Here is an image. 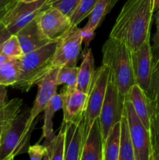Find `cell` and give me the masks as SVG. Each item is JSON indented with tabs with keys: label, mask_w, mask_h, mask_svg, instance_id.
I'll use <instances>...</instances> for the list:
<instances>
[{
	"label": "cell",
	"mask_w": 159,
	"mask_h": 160,
	"mask_svg": "<svg viewBox=\"0 0 159 160\" xmlns=\"http://www.w3.org/2000/svg\"><path fill=\"white\" fill-rule=\"evenodd\" d=\"M43 34L50 41L58 40L72 26L70 17L55 8H48L37 17Z\"/></svg>",
	"instance_id": "8fae6325"
},
{
	"label": "cell",
	"mask_w": 159,
	"mask_h": 160,
	"mask_svg": "<svg viewBox=\"0 0 159 160\" xmlns=\"http://www.w3.org/2000/svg\"><path fill=\"white\" fill-rule=\"evenodd\" d=\"M156 31L153 37V47L152 49L155 52L159 53V9L156 11L155 14Z\"/></svg>",
	"instance_id": "d6a6232c"
},
{
	"label": "cell",
	"mask_w": 159,
	"mask_h": 160,
	"mask_svg": "<svg viewBox=\"0 0 159 160\" xmlns=\"http://www.w3.org/2000/svg\"><path fill=\"white\" fill-rule=\"evenodd\" d=\"M48 0H39L26 3L20 0H13L0 18L11 34H16L22 28L37 18L41 12L49 8Z\"/></svg>",
	"instance_id": "8992f818"
},
{
	"label": "cell",
	"mask_w": 159,
	"mask_h": 160,
	"mask_svg": "<svg viewBox=\"0 0 159 160\" xmlns=\"http://www.w3.org/2000/svg\"><path fill=\"white\" fill-rule=\"evenodd\" d=\"M120 122L117 123L109 132L103 143V159L118 160L120 148Z\"/></svg>",
	"instance_id": "44dd1931"
},
{
	"label": "cell",
	"mask_w": 159,
	"mask_h": 160,
	"mask_svg": "<svg viewBox=\"0 0 159 160\" xmlns=\"http://www.w3.org/2000/svg\"><path fill=\"white\" fill-rule=\"evenodd\" d=\"M10 36L11 34L9 33V31L6 29V27L2 23H0V53H1L2 45L4 43L5 41Z\"/></svg>",
	"instance_id": "836d02e7"
},
{
	"label": "cell",
	"mask_w": 159,
	"mask_h": 160,
	"mask_svg": "<svg viewBox=\"0 0 159 160\" xmlns=\"http://www.w3.org/2000/svg\"><path fill=\"white\" fill-rule=\"evenodd\" d=\"M7 102V91H6V87L0 85V109L2 108Z\"/></svg>",
	"instance_id": "e575fe53"
},
{
	"label": "cell",
	"mask_w": 159,
	"mask_h": 160,
	"mask_svg": "<svg viewBox=\"0 0 159 160\" xmlns=\"http://www.w3.org/2000/svg\"><path fill=\"white\" fill-rule=\"evenodd\" d=\"M65 144V124L62 123L60 130L51 145L46 148L45 160H64Z\"/></svg>",
	"instance_id": "cb8c5ba5"
},
{
	"label": "cell",
	"mask_w": 159,
	"mask_h": 160,
	"mask_svg": "<svg viewBox=\"0 0 159 160\" xmlns=\"http://www.w3.org/2000/svg\"><path fill=\"white\" fill-rule=\"evenodd\" d=\"M124 110L136 160H150L152 153L151 131L145 128L127 100L124 102Z\"/></svg>",
	"instance_id": "ba28073f"
},
{
	"label": "cell",
	"mask_w": 159,
	"mask_h": 160,
	"mask_svg": "<svg viewBox=\"0 0 159 160\" xmlns=\"http://www.w3.org/2000/svg\"><path fill=\"white\" fill-rule=\"evenodd\" d=\"M79 67H62L59 69L57 74L58 85L65 84V89L73 91L76 89L77 74Z\"/></svg>",
	"instance_id": "484cf974"
},
{
	"label": "cell",
	"mask_w": 159,
	"mask_h": 160,
	"mask_svg": "<svg viewBox=\"0 0 159 160\" xmlns=\"http://www.w3.org/2000/svg\"><path fill=\"white\" fill-rule=\"evenodd\" d=\"M65 124L64 160H80L84 145V117Z\"/></svg>",
	"instance_id": "4fadbf2b"
},
{
	"label": "cell",
	"mask_w": 159,
	"mask_h": 160,
	"mask_svg": "<svg viewBox=\"0 0 159 160\" xmlns=\"http://www.w3.org/2000/svg\"><path fill=\"white\" fill-rule=\"evenodd\" d=\"M154 11L151 0H128L122 8L109 37L123 42L132 51L150 38Z\"/></svg>",
	"instance_id": "6da1fadb"
},
{
	"label": "cell",
	"mask_w": 159,
	"mask_h": 160,
	"mask_svg": "<svg viewBox=\"0 0 159 160\" xmlns=\"http://www.w3.org/2000/svg\"><path fill=\"white\" fill-rule=\"evenodd\" d=\"M149 97L152 102L154 111H159V56L154 62Z\"/></svg>",
	"instance_id": "f1b7e54d"
},
{
	"label": "cell",
	"mask_w": 159,
	"mask_h": 160,
	"mask_svg": "<svg viewBox=\"0 0 159 160\" xmlns=\"http://www.w3.org/2000/svg\"><path fill=\"white\" fill-rule=\"evenodd\" d=\"M30 109L21 111L0 135V160L27 152L36 123H29Z\"/></svg>",
	"instance_id": "277c9868"
},
{
	"label": "cell",
	"mask_w": 159,
	"mask_h": 160,
	"mask_svg": "<svg viewBox=\"0 0 159 160\" xmlns=\"http://www.w3.org/2000/svg\"><path fill=\"white\" fill-rule=\"evenodd\" d=\"M13 0H0V18L2 17L4 12L9 7V5Z\"/></svg>",
	"instance_id": "d590c367"
},
{
	"label": "cell",
	"mask_w": 159,
	"mask_h": 160,
	"mask_svg": "<svg viewBox=\"0 0 159 160\" xmlns=\"http://www.w3.org/2000/svg\"><path fill=\"white\" fill-rule=\"evenodd\" d=\"M6 160H14V157H10V158H9V159H7Z\"/></svg>",
	"instance_id": "60d3db41"
},
{
	"label": "cell",
	"mask_w": 159,
	"mask_h": 160,
	"mask_svg": "<svg viewBox=\"0 0 159 160\" xmlns=\"http://www.w3.org/2000/svg\"><path fill=\"white\" fill-rule=\"evenodd\" d=\"M152 156L154 160H159V152L152 149Z\"/></svg>",
	"instance_id": "f35d334b"
},
{
	"label": "cell",
	"mask_w": 159,
	"mask_h": 160,
	"mask_svg": "<svg viewBox=\"0 0 159 160\" xmlns=\"http://www.w3.org/2000/svg\"><path fill=\"white\" fill-rule=\"evenodd\" d=\"M124 102L125 98L119 93L109 76L104 102L98 119L103 143L112 128L121 120L124 110Z\"/></svg>",
	"instance_id": "52a82bcc"
},
{
	"label": "cell",
	"mask_w": 159,
	"mask_h": 160,
	"mask_svg": "<svg viewBox=\"0 0 159 160\" xmlns=\"http://www.w3.org/2000/svg\"><path fill=\"white\" fill-rule=\"evenodd\" d=\"M150 160H154V158H153V156H152V153H151V159Z\"/></svg>",
	"instance_id": "b9f144b4"
},
{
	"label": "cell",
	"mask_w": 159,
	"mask_h": 160,
	"mask_svg": "<svg viewBox=\"0 0 159 160\" xmlns=\"http://www.w3.org/2000/svg\"><path fill=\"white\" fill-rule=\"evenodd\" d=\"M103 142L98 120L90 128L83 145L80 160H102Z\"/></svg>",
	"instance_id": "e0dca14e"
},
{
	"label": "cell",
	"mask_w": 159,
	"mask_h": 160,
	"mask_svg": "<svg viewBox=\"0 0 159 160\" xmlns=\"http://www.w3.org/2000/svg\"><path fill=\"white\" fill-rule=\"evenodd\" d=\"M30 160H42L46 154V148L39 143L30 146L27 151Z\"/></svg>",
	"instance_id": "1f68e13d"
},
{
	"label": "cell",
	"mask_w": 159,
	"mask_h": 160,
	"mask_svg": "<svg viewBox=\"0 0 159 160\" xmlns=\"http://www.w3.org/2000/svg\"><path fill=\"white\" fill-rule=\"evenodd\" d=\"M58 40L52 41L45 46L23 54L18 58L20 73L12 88L28 92L37 84L52 68V59Z\"/></svg>",
	"instance_id": "3957f363"
},
{
	"label": "cell",
	"mask_w": 159,
	"mask_h": 160,
	"mask_svg": "<svg viewBox=\"0 0 159 160\" xmlns=\"http://www.w3.org/2000/svg\"><path fill=\"white\" fill-rule=\"evenodd\" d=\"M120 128H121L120 148L118 160H136L133 147L129 136L125 110H123V116L120 120Z\"/></svg>",
	"instance_id": "7402d4cb"
},
{
	"label": "cell",
	"mask_w": 159,
	"mask_h": 160,
	"mask_svg": "<svg viewBox=\"0 0 159 160\" xmlns=\"http://www.w3.org/2000/svg\"><path fill=\"white\" fill-rule=\"evenodd\" d=\"M20 73L18 59H12L0 68V85L12 86L16 84Z\"/></svg>",
	"instance_id": "d4e9b609"
},
{
	"label": "cell",
	"mask_w": 159,
	"mask_h": 160,
	"mask_svg": "<svg viewBox=\"0 0 159 160\" xmlns=\"http://www.w3.org/2000/svg\"><path fill=\"white\" fill-rule=\"evenodd\" d=\"M94 59L93 52L89 48L84 55V59L79 67L77 74L76 89L84 93L88 94L94 76Z\"/></svg>",
	"instance_id": "d6986e66"
},
{
	"label": "cell",
	"mask_w": 159,
	"mask_h": 160,
	"mask_svg": "<svg viewBox=\"0 0 159 160\" xmlns=\"http://www.w3.org/2000/svg\"><path fill=\"white\" fill-rule=\"evenodd\" d=\"M125 100H127L132 104L143 124L151 131V119L154 112V108L147 94L135 84L125 96Z\"/></svg>",
	"instance_id": "5bb4252c"
},
{
	"label": "cell",
	"mask_w": 159,
	"mask_h": 160,
	"mask_svg": "<svg viewBox=\"0 0 159 160\" xmlns=\"http://www.w3.org/2000/svg\"><path fill=\"white\" fill-rule=\"evenodd\" d=\"M83 43L82 30L72 25L57 42L52 59V67H76Z\"/></svg>",
	"instance_id": "9c48e42d"
},
{
	"label": "cell",
	"mask_w": 159,
	"mask_h": 160,
	"mask_svg": "<svg viewBox=\"0 0 159 160\" xmlns=\"http://www.w3.org/2000/svg\"><path fill=\"white\" fill-rule=\"evenodd\" d=\"M12 58H9L8 57V56L0 53V68L4 67L5 65H6V64H7L9 61L12 60Z\"/></svg>",
	"instance_id": "8d00e7d4"
},
{
	"label": "cell",
	"mask_w": 159,
	"mask_h": 160,
	"mask_svg": "<svg viewBox=\"0 0 159 160\" xmlns=\"http://www.w3.org/2000/svg\"><path fill=\"white\" fill-rule=\"evenodd\" d=\"M130 56L136 84L149 96L154 67L152 47L150 38L137 50L130 51Z\"/></svg>",
	"instance_id": "30bf717a"
},
{
	"label": "cell",
	"mask_w": 159,
	"mask_h": 160,
	"mask_svg": "<svg viewBox=\"0 0 159 160\" xmlns=\"http://www.w3.org/2000/svg\"><path fill=\"white\" fill-rule=\"evenodd\" d=\"M151 135L152 148L159 152V111H154L151 119Z\"/></svg>",
	"instance_id": "4dcf8cb0"
},
{
	"label": "cell",
	"mask_w": 159,
	"mask_h": 160,
	"mask_svg": "<svg viewBox=\"0 0 159 160\" xmlns=\"http://www.w3.org/2000/svg\"><path fill=\"white\" fill-rule=\"evenodd\" d=\"M118 1V0H98L91 13L89 15L88 22L84 28L81 29L83 35L94 34L95 30L101 24L106 15Z\"/></svg>",
	"instance_id": "ffe728a7"
},
{
	"label": "cell",
	"mask_w": 159,
	"mask_h": 160,
	"mask_svg": "<svg viewBox=\"0 0 159 160\" xmlns=\"http://www.w3.org/2000/svg\"><path fill=\"white\" fill-rule=\"evenodd\" d=\"M98 0H80L76 9L70 17L73 26H77L86 17H89Z\"/></svg>",
	"instance_id": "4316f807"
},
{
	"label": "cell",
	"mask_w": 159,
	"mask_h": 160,
	"mask_svg": "<svg viewBox=\"0 0 159 160\" xmlns=\"http://www.w3.org/2000/svg\"><path fill=\"white\" fill-rule=\"evenodd\" d=\"M102 64L107 66L111 81L125 98L136 84L130 50L123 42L109 37L102 47Z\"/></svg>",
	"instance_id": "7a4b0ae2"
},
{
	"label": "cell",
	"mask_w": 159,
	"mask_h": 160,
	"mask_svg": "<svg viewBox=\"0 0 159 160\" xmlns=\"http://www.w3.org/2000/svg\"><path fill=\"white\" fill-rule=\"evenodd\" d=\"M151 2H152L153 11L154 12L159 9V0H151Z\"/></svg>",
	"instance_id": "74e56055"
},
{
	"label": "cell",
	"mask_w": 159,
	"mask_h": 160,
	"mask_svg": "<svg viewBox=\"0 0 159 160\" xmlns=\"http://www.w3.org/2000/svg\"><path fill=\"white\" fill-rule=\"evenodd\" d=\"M2 54L12 59H18L23 55L20 44L16 34H11L2 45Z\"/></svg>",
	"instance_id": "83f0119b"
},
{
	"label": "cell",
	"mask_w": 159,
	"mask_h": 160,
	"mask_svg": "<svg viewBox=\"0 0 159 160\" xmlns=\"http://www.w3.org/2000/svg\"><path fill=\"white\" fill-rule=\"evenodd\" d=\"M109 76L108 68L104 64L95 70L84 114V142L91 127L99 117L107 90Z\"/></svg>",
	"instance_id": "5b68a950"
},
{
	"label": "cell",
	"mask_w": 159,
	"mask_h": 160,
	"mask_svg": "<svg viewBox=\"0 0 159 160\" xmlns=\"http://www.w3.org/2000/svg\"><path fill=\"white\" fill-rule=\"evenodd\" d=\"M61 95L62 98L63 123L84 117L88 94L84 93L77 89L69 91L64 88Z\"/></svg>",
	"instance_id": "2e32d148"
},
{
	"label": "cell",
	"mask_w": 159,
	"mask_h": 160,
	"mask_svg": "<svg viewBox=\"0 0 159 160\" xmlns=\"http://www.w3.org/2000/svg\"><path fill=\"white\" fill-rule=\"evenodd\" d=\"M20 1L23 2H26V3H31V2H34L39 1V0H20Z\"/></svg>",
	"instance_id": "ab89813d"
},
{
	"label": "cell",
	"mask_w": 159,
	"mask_h": 160,
	"mask_svg": "<svg viewBox=\"0 0 159 160\" xmlns=\"http://www.w3.org/2000/svg\"><path fill=\"white\" fill-rule=\"evenodd\" d=\"M80 2V0H48V5L49 7L58 9L70 18Z\"/></svg>",
	"instance_id": "f546056e"
},
{
	"label": "cell",
	"mask_w": 159,
	"mask_h": 160,
	"mask_svg": "<svg viewBox=\"0 0 159 160\" xmlns=\"http://www.w3.org/2000/svg\"><path fill=\"white\" fill-rule=\"evenodd\" d=\"M23 100L15 98L8 101L6 105L0 109V135L3 130L21 112Z\"/></svg>",
	"instance_id": "603a6c76"
},
{
	"label": "cell",
	"mask_w": 159,
	"mask_h": 160,
	"mask_svg": "<svg viewBox=\"0 0 159 160\" xmlns=\"http://www.w3.org/2000/svg\"><path fill=\"white\" fill-rule=\"evenodd\" d=\"M59 68L51 69L46 74V76L37 84L38 91L32 108L30 109L29 123L31 125L37 123L35 122L39 114L44 111L45 108L48 104L53 95L56 94L57 91V74Z\"/></svg>",
	"instance_id": "7c38bea8"
},
{
	"label": "cell",
	"mask_w": 159,
	"mask_h": 160,
	"mask_svg": "<svg viewBox=\"0 0 159 160\" xmlns=\"http://www.w3.org/2000/svg\"><path fill=\"white\" fill-rule=\"evenodd\" d=\"M16 35L23 54L35 51L52 42L43 34L37 23V18L22 28Z\"/></svg>",
	"instance_id": "9a60e30c"
},
{
	"label": "cell",
	"mask_w": 159,
	"mask_h": 160,
	"mask_svg": "<svg viewBox=\"0 0 159 160\" xmlns=\"http://www.w3.org/2000/svg\"><path fill=\"white\" fill-rule=\"evenodd\" d=\"M62 108V98L61 94H55L44 109V124L42 127L41 139H45L42 145L48 148L55 138L53 131V118L58 110Z\"/></svg>",
	"instance_id": "ac0fdd59"
}]
</instances>
